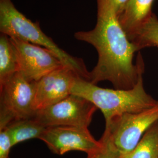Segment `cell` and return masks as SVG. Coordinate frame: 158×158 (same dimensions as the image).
Wrapping results in <instances>:
<instances>
[{
  "label": "cell",
  "mask_w": 158,
  "mask_h": 158,
  "mask_svg": "<svg viewBox=\"0 0 158 158\" xmlns=\"http://www.w3.org/2000/svg\"><path fill=\"white\" fill-rule=\"evenodd\" d=\"M97 15L94 28L74 35L76 40L93 46L98 53V62L90 72L89 81L94 85L108 81L115 89H131L145 69L141 53L139 52L134 64V55L138 51L122 28L113 9L97 10Z\"/></svg>",
  "instance_id": "cell-1"
},
{
  "label": "cell",
  "mask_w": 158,
  "mask_h": 158,
  "mask_svg": "<svg viewBox=\"0 0 158 158\" xmlns=\"http://www.w3.org/2000/svg\"><path fill=\"white\" fill-rule=\"evenodd\" d=\"M144 70L139 74L135 85L130 90L104 89L79 77L72 94L82 97L94 104L104 115L106 124L127 113H139L153 107L158 100L148 94L143 85Z\"/></svg>",
  "instance_id": "cell-2"
},
{
  "label": "cell",
  "mask_w": 158,
  "mask_h": 158,
  "mask_svg": "<svg viewBox=\"0 0 158 158\" xmlns=\"http://www.w3.org/2000/svg\"><path fill=\"white\" fill-rule=\"evenodd\" d=\"M0 32L10 38H16L45 48L53 52L62 62L72 68L79 76L89 80V72L83 59L72 56L63 51L40 28L19 11L12 0H0Z\"/></svg>",
  "instance_id": "cell-3"
},
{
  "label": "cell",
  "mask_w": 158,
  "mask_h": 158,
  "mask_svg": "<svg viewBox=\"0 0 158 158\" xmlns=\"http://www.w3.org/2000/svg\"><path fill=\"white\" fill-rule=\"evenodd\" d=\"M34 82L17 72L0 86V127L12 122L34 118Z\"/></svg>",
  "instance_id": "cell-4"
},
{
  "label": "cell",
  "mask_w": 158,
  "mask_h": 158,
  "mask_svg": "<svg viewBox=\"0 0 158 158\" xmlns=\"http://www.w3.org/2000/svg\"><path fill=\"white\" fill-rule=\"evenodd\" d=\"M158 120V102L153 107L136 113H127L106 124L105 131L120 153L132 151L142 136Z\"/></svg>",
  "instance_id": "cell-5"
},
{
  "label": "cell",
  "mask_w": 158,
  "mask_h": 158,
  "mask_svg": "<svg viewBox=\"0 0 158 158\" xmlns=\"http://www.w3.org/2000/svg\"><path fill=\"white\" fill-rule=\"evenodd\" d=\"M97 109L88 100L72 94L60 102L36 111L34 118L45 128L55 126L88 128Z\"/></svg>",
  "instance_id": "cell-6"
},
{
  "label": "cell",
  "mask_w": 158,
  "mask_h": 158,
  "mask_svg": "<svg viewBox=\"0 0 158 158\" xmlns=\"http://www.w3.org/2000/svg\"><path fill=\"white\" fill-rule=\"evenodd\" d=\"M10 40L17 56L18 72L29 81H37L64 65L45 48L16 38H10Z\"/></svg>",
  "instance_id": "cell-7"
},
{
  "label": "cell",
  "mask_w": 158,
  "mask_h": 158,
  "mask_svg": "<svg viewBox=\"0 0 158 158\" xmlns=\"http://www.w3.org/2000/svg\"><path fill=\"white\" fill-rule=\"evenodd\" d=\"M40 139L52 152L59 155L73 151H82L89 155L97 151L102 145L100 139H95L88 128L73 126L47 127Z\"/></svg>",
  "instance_id": "cell-8"
},
{
  "label": "cell",
  "mask_w": 158,
  "mask_h": 158,
  "mask_svg": "<svg viewBox=\"0 0 158 158\" xmlns=\"http://www.w3.org/2000/svg\"><path fill=\"white\" fill-rule=\"evenodd\" d=\"M79 77L73 69L63 65L34 82L35 111L44 110L72 94Z\"/></svg>",
  "instance_id": "cell-9"
},
{
  "label": "cell",
  "mask_w": 158,
  "mask_h": 158,
  "mask_svg": "<svg viewBox=\"0 0 158 158\" xmlns=\"http://www.w3.org/2000/svg\"><path fill=\"white\" fill-rule=\"evenodd\" d=\"M154 0H128L117 17L128 39L152 15Z\"/></svg>",
  "instance_id": "cell-10"
},
{
  "label": "cell",
  "mask_w": 158,
  "mask_h": 158,
  "mask_svg": "<svg viewBox=\"0 0 158 158\" xmlns=\"http://www.w3.org/2000/svg\"><path fill=\"white\" fill-rule=\"evenodd\" d=\"M6 128L11 138L12 147L30 139H40L46 129L34 118L14 121Z\"/></svg>",
  "instance_id": "cell-11"
},
{
  "label": "cell",
  "mask_w": 158,
  "mask_h": 158,
  "mask_svg": "<svg viewBox=\"0 0 158 158\" xmlns=\"http://www.w3.org/2000/svg\"><path fill=\"white\" fill-rule=\"evenodd\" d=\"M18 72L17 56L10 38L0 35V86Z\"/></svg>",
  "instance_id": "cell-12"
},
{
  "label": "cell",
  "mask_w": 158,
  "mask_h": 158,
  "mask_svg": "<svg viewBox=\"0 0 158 158\" xmlns=\"http://www.w3.org/2000/svg\"><path fill=\"white\" fill-rule=\"evenodd\" d=\"M119 158H158V120L147 130L132 151Z\"/></svg>",
  "instance_id": "cell-13"
},
{
  "label": "cell",
  "mask_w": 158,
  "mask_h": 158,
  "mask_svg": "<svg viewBox=\"0 0 158 158\" xmlns=\"http://www.w3.org/2000/svg\"><path fill=\"white\" fill-rule=\"evenodd\" d=\"M138 52L147 48H158V18L154 13L130 38Z\"/></svg>",
  "instance_id": "cell-14"
},
{
  "label": "cell",
  "mask_w": 158,
  "mask_h": 158,
  "mask_svg": "<svg viewBox=\"0 0 158 158\" xmlns=\"http://www.w3.org/2000/svg\"><path fill=\"white\" fill-rule=\"evenodd\" d=\"M100 140L102 147L97 151L89 155L87 158H119L120 153L106 132H104Z\"/></svg>",
  "instance_id": "cell-15"
},
{
  "label": "cell",
  "mask_w": 158,
  "mask_h": 158,
  "mask_svg": "<svg viewBox=\"0 0 158 158\" xmlns=\"http://www.w3.org/2000/svg\"><path fill=\"white\" fill-rule=\"evenodd\" d=\"M128 1V0H97V10L113 9L118 17Z\"/></svg>",
  "instance_id": "cell-16"
},
{
  "label": "cell",
  "mask_w": 158,
  "mask_h": 158,
  "mask_svg": "<svg viewBox=\"0 0 158 158\" xmlns=\"http://www.w3.org/2000/svg\"><path fill=\"white\" fill-rule=\"evenodd\" d=\"M11 141L6 127H0V158H10Z\"/></svg>",
  "instance_id": "cell-17"
}]
</instances>
